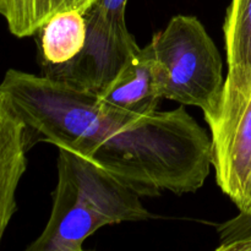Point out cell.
<instances>
[{
    "label": "cell",
    "mask_w": 251,
    "mask_h": 251,
    "mask_svg": "<svg viewBox=\"0 0 251 251\" xmlns=\"http://www.w3.org/2000/svg\"><path fill=\"white\" fill-rule=\"evenodd\" d=\"M0 92L24 122L29 145L76 152L141 198L196 193L210 176L211 136L184 105L135 117L92 93L16 69L5 73Z\"/></svg>",
    "instance_id": "obj_1"
},
{
    "label": "cell",
    "mask_w": 251,
    "mask_h": 251,
    "mask_svg": "<svg viewBox=\"0 0 251 251\" xmlns=\"http://www.w3.org/2000/svg\"><path fill=\"white\" fill-rule=\"evenodd\" d=\"M156 66L162 100L216 112L225 78L220 50L195 16L176 15L147 44Z\"/></svg>",
    "instance_id": "obj_2"
},
{
    "label": "cell",
    "mask_w": 251,
    "mask_h": 251,
    "mask_svg": "<svg viewBox=\"0 0 251 251\" xmlns=\"http://www.w3.org/2000/svg\"><path fill=\"white\" fill-rule=\"evenodd\" d=\"M212 166L222 193L239 211L251 207V68L228 69L220 103L205 118Z\"/></svg>",
    "instance_id": "obj_3"
},
{
    "label": "cell",
    "mask_w": 251,
    "mask_h": 251,
    "mask_svg": "<svg viewBox=\"0 0 251 251\" xmlns=\"http://www.w3.org/2000/svg\"><path fill=\"white\" fill-rule=\"evenodd\" d=\"M87 37L82 50L59 65H43L42 75L100 97L140 50L127 26L103 19L93 7L85 14Z\"/></svg>",
    "instance_id": "obj_4"
},
{
    "label": "cell",
    "mask_w": 251,
    "mask_h": 251,
    "mask_svg": "<svg viewBox=\"0 0 251 251\" xmlns=\"http://www.w3.org/2000/svg\"><path fill=\"white\" fill-rule=\"evenodd\" d=\"M58 150V176L65 179L81 200L109 225L156 217L142 205L141 196L114 174L76 152Z\"/></svg>",
    "instance_id": "obj_5"
},
{
    "label": "cell",
    "mask_w": 251,
    "mask_h": 251,
    "mask_svg": "<svg viewBox=\"0 0 251 251\" xmlns=\"http://www.w3.org/2000/svg\"><path fill=\"white\" fill-rule=\"evenodd\" d=\"M51 198L50 217L41 235L27 247V251H82L87 238L110 226L104 217L91 210L60 176Z\"/></svg>",
    "instance_id": "obj_6"
},
{
    "label": "cell",
    "mask_w": 251,
    "mask_h": 251,
    "mask_svg": "<svg viewBox=\"0 0 251 251\" xmlns=\"http://www.w3.org/2000/svg\"><path fill=\"white\" fill-rule=\"evenodd\" d=\"M28 149L24 122L0 92V245L17 210L16 193L27 168Z\"/></svg>",
    "instance_id": "obj_7"
},
{
    "label": "cell",
    "mask_w": 251,
    "mask_h": 251,
    "mask_svg": "<svg viewBox=\"0 0 251 251\" xmlns=\"http://www.w3.org/2000/svg\"><path fill=\"white\" fill-rule=\"evenodd\" d=\"M98 100L112 109L135 117L149 115L158 110L157 107L162 97L154 60L147 46L140 48Z\"/></svg>",
    "instance_id": "obj_8"
},
{
    "label": "cell",
    "mask_w": 251,
    "mask_h": 251,
    "mask_svg": "<svg viewBox=\"0 0 251 251\" xmlns=\"http://www.w3.org/2000/svg\"><path fill=\"white\" fill-rule=\"evenodd\" d=\"M34 36H38L41 66L66 63L85 47L87 37L85 14L76 10L59 12L50 17Z\"/></svg>",
    "instance_id": "obj_9"
},
{
    "label": "cell",
    "mask_w": 251,
    "mask_h": 251,
    "mask_svg": "<svg viewBox=\"0 0 251 251\" xmlns=\"http://www.w3.org/2000/svg\"><path fill=\"white\" fill-rule=\"evenodd\" d=\"M98 0H1L0 15L17 38L32 37L50 17L59 12L86 14Z\"/></svg>",
    "instance_id": "obj_10"
},
{
    "label": "cell",
    "mask_w": 251,
    "mask_h": 251,
    "mask_svg": "<svg viewBox=\"0 0 251 251\" xmlns=\"http://www.w3.org/2000/svg\"><path fill=\"white\" fill-rule=\"evenodd\" d=\"M228 69L251 68V0H232L225 24Z\"/></svg>",
    "instance_id": "obj_11"
},
{
    "label": "cell",
    "mask_w": 251,
    "mask_h": 251,
    "mask_svg": "<svg viewBox=\"0 0 251 251\" xmlns=\"http://www.w3.org/2000/svg\"><path fill=\"white\" fill-rule=\"evenodd\" d=\"M217 251H230L237 243L251 237V207L217 226Z\"/></svg>",
    "instance_id": "obj_12"
},
{
    "label": "cell",
    "mask_w": 251,
    "mask_h": 251,
    "mask_svg": "<svg viewBox=\"0 0 251 251\" xmlns=\"http://www.w3.org/2000/svg\"><path fill=\"white\" fill-rule=\"evenodd\" d=\"M127 0H98L91 7L96 10L103 19L120 26H126L125 10Z\"/></svg>",
    "instance_id": "obj_13"
},
{
    "label": "cell",
    "mask_w": 251,
    "mask_h": 251,
    "mask_svg": "<svg viewBox=\"0 0 251 251\" xmlns=\"http://www.w3.org/2000/svg\"><path fill=\"white\" fill-rule=\"evenodd\" d=\"M230 251H251V237L237 243Z\"/></svg>",
    "instance_id": "obj_14"
},
{
    "label": "cell",
    "mask_w": 251,
    "mask_h": 251,
    "mask_svg": "<svg viewBox=\"0 0 251 251\" xmlns=\"http://www.w3.org/2000/svg\"><path fill=\"white\" fill-rule=\"evenodd\" d=\"M0 6H1V0H0Z\"/></svg>",
    "instance_id": "obj_15"
}]
</instances>
